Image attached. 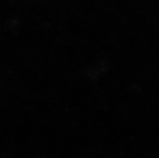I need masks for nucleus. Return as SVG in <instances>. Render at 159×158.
<instances>
[]
</instances>
